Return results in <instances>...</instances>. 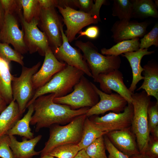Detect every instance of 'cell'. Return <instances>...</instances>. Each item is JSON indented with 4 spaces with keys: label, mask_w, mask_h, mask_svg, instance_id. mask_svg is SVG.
<instances>
[{
    "label": "cell",
    "mask_w": 158,
    "mask_h": 158,
    "mask_svg": "<svg viewBox=\"0 0 158 158\" xmlns=\"http://www.w3.org/2000/svg\"><path fill=\"white\" fill-rule=\"evenodd\" d=\"M41 8L48 9L57 7L59 5V0H38Z\"/></svg>",
    "instance_id": "obj_41"
},
{
    "label": "cell",
    "mask_w": 158,
    "mask_h": 158,
    "mask_svg": "<svg viewBox=\"0 0 158 158\" xmlns=\"http://www.w3.org/2000/svg\"><path fill=\"white\" fill-rule=\"evenodd\" d=\"M41 62H39L31 67L23 66L20 76H13L11 86L13 100L17 103L22 115L34 94L32 77L38 71Z\"/></svg>",
    "instance_id": "obj_7"
},
{
    "label": "cell",
    "mask_w": 158,
    "mask_h": 158,
    "mask_svg": "<svg viewBox=\"0 0 158 158\" xmlns=\"http://www.w3.org/2000/svg\"><path fill=\"white\" fill-rule=\"evenodd\" d=\"M8 65V63L0 58V74L2 70Z\"/></svg>",
    "instance_id": "obj_45"
},
{
    "label": "cell",
    "mask_w": 158,
    "mask_h": 158,
    "mask_svg": "<svg viewBox=\"0 0 158 158\" xmlns=\"http://www.w3.org/2000/svg\"><path fill=\"white\" fill-rule=\"evenodd\" d=\"M92 85L99 96V100L96 104L88 109L86 114L87 117L103 114L110 111L117 113L123 111L128 104L123 97L117 93H106L93 83Z\"/></svg>",
    "instance_id": "obj_14"
},
{
    "label": "cell",
    "mask_w": 158,
    "mask_h": 158,
    "mask_svg": "<svg viewBox=\"0 0 158 158\" xmlns=\"http://www.w3.org/2000/svg\"><path fill=\"white\" fill-rule=\"evenodd\" d=\"M24 35L23 30L19 28L17 16L5 14L4 23L0 30V41L11 44L14 49L23 54L28 51L24 42Z\"/></svg>",
    "instance_id": "obj_12"
},
{
    "label": "cell",
    "mask_w": 158,
    "mask_h": 158,
    "mask_svg": "<svg viewBox=\"0 0 158 158\" xmlns=\"http://www.w3.org/2000/svg\"><path fill=\"white\" fill-rule=\"evenodd\" d=\"M38 158H57L51 156L48 154H46Z\"/></svg>",
    "instance_id": "obj_48"
},
{
    "label": "cell",
    "mask_w": 158,
    "mask_h": 158,
    "mask_svg": "<svg viewBox=\"0 0 158 158\" xmlns=\"http://www.w3.org/2000/svg\"><path fill=\"white\" fill-rule=\"evenodd\" d=\"M79 151L77 144H64L54 148L48 154L57 158H73Z\"/></svg>",
    "instance_id": "obj_30"
},
{
    "label": "cell",
    "mask_w": 158,
    "mask_h": 158,
    "mask_svg": "<svg viewBox=\"0 0 158 158\" xmlns=\"http://www.w3.org/2000/svg\"><path fill=\"white\" fill-rule=\"evenodd\" d=\"M150 103L147 109V119L150 132L158 126V102Z\"/></svg>",
    "instance_id": "obj_35"
},
{
    "label": "cell",
    "mask_w": 158,
    "mask_h": 158,
    "mask_svg": "<svg viewBox=\"0 0 158 158\" xmlns=\"http://www.w3.org/2000/svg\"><path fill=\"white\" fill-rule=\"evenodd\" d=\"M28 111L23 117L19 119L13 128L7 133L8 135H18L23 138L30 139L34 138V134L31 131L30 126L32 115L34 112L33 104L28 107Z\"/></svg>",
    "instance_id": "obj_24"
},
{
    "label": "cell",
    "mask_w": 158,
    "mask_h": 158,
    "mask_svg": "<svg viewBox=\"0 0 158 158\" xmlns=\"http://www.w3.org/2000/svg\"><path fill=\"white\" fill-rule=\"evenodd\" d=\"M60 30L62 43L60 47L52 50L55 56L59 61L79 69L87 76L92 78L90 70L83 56L79 50L72 47L70 44L63 32L62 24L61 25Z\"/></svg>",
    "instance_id": "obj_11"
},
{
    "label": "cell",
    "mask_w": 158,
    "mask_h": 158,
    "mask_svg": "<svg viewBox=\"0 0 158 158\" xmlns=\"http://www.w3.org/2000/svg\"><path fill=\"white\" fill-rule=\"evenodd\" d=\"M133 114V105L128 103L121 113L110 112L101 117L94 115L90 119L101 130L108 132L130 127Z\"/></svg>",
    "instance_id": "obj_9"
},
{
    "label": "cell",
    "mask_w": 158,
    "mask_h": 158,
    "mask_svg": "<svg viewBox=\"0 0 158 158\" xmlns=\"http://www.w3.org/2000/svg\"><path fill=\"white\" fill-rule=\"evenodd\" d=\"M61 24L55 8H41L38 25H40L53 50L60 47L62 43L60 30Z\"/></svg>",
    "instance_id": "obj_13"
},
{
    "label": "cell",
    "mask_w": 158,
    "mask_h": 158,
    "mask_svg": "<svg viewBox=\"0 0 158 158\" xmlns=\"http://www.w3.org/2000/svg\"><path fill=\"white\" fill-rule=\"evenodd\" d=\"M150 23L147 21L138 22L130 20H118L113 24L111 29L114 42L142 37L147 33Z\"/></svg>",
    "instance_id": "obj_15"
},
{
    "label": "cell",
    "mask_w": 158,
    "mask_h": 158,
    "mask_svg": "<svg viewBox=\"0 0 158 158\" xmlns=\"http://www.w3.org/2000/svg\"><path fill=\"white\" fill-rule=\"evenodd\" d=\"M140 49H148L152 45L158 47V23H156L149 32L140 40Z\"/></svg>",
    "instance_id": "obj_33"
},
{
    "label": "cell",
    "mask_w": 158,
    "mask_h": 158,
    "mask_svg": "<svg viewBox=\"0 0 158 158\" xmlns=\"http://www.w3.org/2000/svg\"><path fill=\"white\" fill-rule=\"evenodd\" d=\"M9 136L10 147L16 158H32L40 154V151H36L34 148L41 139L42 135H38L28 140L23 138L21 142L18 141L14 135Z\"/></svg>",
    "instance_id": "obj_21"
},
{
    "label": "cell",
    "mask_w": 158,
    "mask_h": 158,
    "mask_svg": "<svg viewBox=\"0 0 158 158\" xmlns=\"http://www.w3.org/2000/svg\"><path fill=\"white\" fill-rule=\"evenodd\" d=\"M108 132L101 130L87 117L83 123L81 139L78 144L79 150H85L94 140L106 135Z\"/></svg>",
    "instance_id": "obj_25"
},
{
    "label": "cell",
    "mask_w": 158,
    "mask_h": 158,
    "mask_svg": "<svg viewBox=\"0 0 158 158\" xmlns=\"http://www.w3.org/2000/svg\"><path fill=\"white\" fill-rule=\"evenodd\" d=\"M54 93L39 97L32 103L34 112L30 124L35 125V130L38 132L43 128L54 124H68L76 117L86 114L90 108L74 109L68 106L54 103Z\"/></svg>",
    "instance_id": "obj_1"
},
{
    "label": "cell",
    "mask_w": 158,
    "mask_h": 158,
    "mask_svg": "<svg viewBox=\"0 0 158 158\" xmlns=\"http://www.w3.org/2000/svg\"><path fill=\"white\" fill-rule=\"evenodd\" d=\"M25 20L30 22L35 18L39 20L41 8L38 0H20Z\"/></svg>",
    "instance_id": "obj_29"
},
{
    "label": "cell",
    "mask_w": 158,
    "mask_h": 158,
    "mask_svg": "<svg viewBox=\"0 0 158 158\" xmlns=\"http://www.w3.org/2000/svg\"><path fill=\"white\" fill-rule=\"evenodd\" d=\"M150 133H151V135L153 137L158 139V126L155 128Z\"/></svg>",
    "instance_id": "obj_46"
},
{
    "label": "cell",
    "mask_w": 158,
    "mask_h": 158,
    "mask_svg": "<svg viewBox=\"0 0 158 158\" xmlns=\"http://www.w3.org/2000/svg\"><path fill=\"white\" fill-rule=\"evenodd\" d=\"M140 44L139 38L126 40L117 43L109 49L103 48L101 52V54L105 55L119 56L126 52L138 51L140 49Z\"/></svg>",
    "instance_id": "obj_26"
},
{
    "label": "cell",
    "mask_w": 158,
    "mask_h": 158,
    "mask_svg": "<svg viewBox=\"0 0 158 158\" xmlns=\"http://www.w3.org/2000/svg\"><path fill=\"white\" fill-rule=\"evenodd\" d=\"M22 115L17 103L13 100L0 115V138L6 135Z\"/></svg>",
    "instance_id": "obj_22"
},
{
    "label": "cell",
    "mask_w": 158,
    "mask_h": 158,
    "mask_svg": "<svg viewBox=\"0 0 158 158\" xmlns=\"http://www.w3.org/2000/svg\"><path fill=\"white\" fill-rule=\"evenodd\" d=\"M0 58L9 63L14 61L24 66L23 57L22 54L12 49L7 44L0 42Z\"/></svg>",
    "instance_id": "obj_31"
},
{
    "label": "cell",
    "mask_w": 158,
    "mask_h": 158,
    "mask_svg": "<svg viewBox=\"0 0 158 158\" xmlns=\"http://www.w3.org/2000/svg\"><path fill=\"white\" fill-rule=\"evenodd\" d=\"M154 2L155 5L158 7V1L157 0H155L154 1Z\"/></svg>",
    "instance_id": "obj_49"
},
{
    "label": "cell",
    "mask_w": 158,
    "mask_h": 158,
    "mask_svg": "<svg viewBox=\"0 0 158 158\" xmlns=\"http://www.w3.org/2000/svg\"><path fill=\"white\" fill-rule=\"evenodd\" d=\"M151 97L144 90L132 95L133 114L130 129L136 138L140 153L143 155L150 135L147 112Z\"/></svg>",
    "instance_id": "obj_2"
},
{
    "label": "cell",
    "mask_w": 158,
    "mask_h": 158,
    "mask_svg": "<svg viewBox=\"0 0 158 158\" xmlns=\"http://www.w3.org/2000/svg\"><path fill=\"white\" fill-rule=\"evenodd\" d=\"M5 17V13L0 1V30L3 25Z\"/></svg>",
    "instance_id": "obj_44"
},
{
    "label": "cell",
    "mask_w": 158,
    "mask_h": 158,
    "mask_svg": "<svg viewBox=\"0 0 158 158\" xmlns=\"http://www.w3.org/2000/svg\"><path fill=\"white\" fill-rule=\"evenodd\" d=\"M99 32V28L97 26H93L87 28L85 31H80L78 38L82 36H86L91 39H95L98 36Z\"/></svg>",
    "instance_id": "obj_40"
},
{
    "label": "cell",
    "mask_w": 158,
    "mask_h": 158,
    "mask_svg": "<svg viewBox=\"0 0 158 158\" xmlns=\"http://www.w3.org/2000/svg\"><path fill=\"white\" fill-rule=\"evenodd\" d=\"M154 51H148V49H139L137 51L126 52L121 54L125 57L128 61L131 67L133 79L131 84L128 88L129 90L134 93L137 88V85L140 81L143 80L144 77L141 74L143 71L141 66V61L143 57L154 53Z\"/></svg>",
    "instance_id": "obj_20"
},
{
    "label": "cell",
    "mask_w": 158,
    "mask_h": 158,
    "mask_svg": "<svg viewBox=\"0 0 158 158\" xmlns=\"http://www.w3.org/2000/svg\"><path fill=\"white\" fill-rule=\"evenodd\" d=\"M7 104L0 94V115L7 107Z\"/></svg>",
    "instance_id": "obj_43"
},
{
    "label": "cell",
    "mask_w": 158,
    "mask_h": 158,
    "mask_svg": "<svg viewBox=\"0 0 158 158\" xmlns=\"http://www.w3.org/2000/svg\"><path fill=\"white\" fill-rule=\"evenodd\" d=\"M144 155L148 158H158V139L150 135Z\"/></svg>",
    "instance_id": "obj_39"
},
{
    "label": "cell",
    "mask_w": 158,
    "mask_h": 158,
    "mask_svg": "<svg viewBox=\"0 0 158 158\" xmlns=\"http://www.w3.org/2000/svg\"><path fill=\"white\" fill-rule=\"evenodd\" d=\"M19 19L24 32V40L28 51L32 54L37 51L44 56L45 51L50 47L48 39L45 33L37 27L39 20L34 18L30 23L26 22L23 14Z\"/></svg>",
    "instance_id": "obj_10"
},
{
    "label": "cell",
    "mask_w": 158,
    "mask_h": 158,
    "mask_svg": "<svg viewBox=\"0 0 158 158\" xmlns=\"http://www.w3.org/2000/svg\"><path fill=\"white\" fill-rule=\"evenodd\" d=\"M106 150L109 153L108 158H130L117 149L111 142L106 135H104Z\"/></svg>",
    "instance_id": "obj_38"
},
{
    "label": "cell",
    "mask_w": 158,
    "mask_h": 158,
    "mask_svg": "<svg viewBox=\"0 0 158 158\" xmlns=\"http://www.w3.org/2000/svg\"><path fill=\"white\" fill-rule=\"evenodd\" d=\"M86 114L77 116L67 125L54 124L50 127L49 138L40 151V156L48 154L53 149L60 145L77 144L81 138Z\"/></svg>",
    "instance_id": "obj_4"
},
{
    "label": "cell",
    "mask_w": 158,
    "mask_h": 158,
    "mask_svg": "<svg viewBox=\"0 0 158 158\" xmlns=\"http://www.w3.org/2000/svg\"><path fill=\"white\" fill-rule=\"evenodd\" d=\"M75 45L81 50L95 81L101 74H107L118 70L121 63L119 56L104 55L100 53L97 48L91 42L76 41Z\"/></svg>",
    "instance_id": "obj_5"
},
{
    "label": "cell",
    "mask_w": 158,
    "mask_h": 158,
    "mask_svg": "<svg viewBox=\"0 0 158 158\" xmlns=\"http://www.w3.org/2000/svg\"><path fill=\"white\" fill-rule=\"evenodd\" d=\"M84 74L80 70L67 65L47 83L35 91L27 108L37 98L43 95L54 93L55 97H59L67 95L72 92L75 86Z\"/></svg>",
    "instance_id": "obj_3"
},
{
    "label": "cell",
    "mask_w": 158,
    "mask_h": 158,
    "mask_svg": "<svg viewBox=\"0 0 158 158\" xmlns=\"http://www.w3.org/2000/svg\"><path fill=\"white\" fill-rule=\"evenodd\" d=\"M57 7L63 17L66 27L65 35L69 43L75 39L76 35L83 28L101 21L99 14L92 9L87 13L66 6Z\"/></svg>",
    "instance_id": "obj_8"
},
{
    "label": "cell",
    "mask_w": 158,
    "mask_h": 158,
    "mask_svg": "<svg viewBox=\"0 0 158 158\" xmlns=\"http://www.w3.org/2000/svg\"><path fill=\"white\" fill-rule=\"evenodd\" d=\"M106 150L104 136L95 140L85 149L91 158H108Z\"/></svg>",
    "instance_id": "obj_32"
},
{
    "label": "cell",
    "mask_w": 158,
    "mask_h": 158,
    "mask_svg": "<svg viewBox=\"0 0 158 158\" xmlns=\"http://www.w3.org/2000/svg\"><path fill=\"white\" fill-rule=\"evenodd\" d=\"M132 6V18L143 19L158 18V7L152 0H130Z\"/></svg>",
    "instance_id": "obj_23"
},
{
    "label": "cell",
    "mask_w": 158,
    "mask_h": 158,
    "mask_svg": "<svg viewBox=\"0 0 158 158\" xmlns=\"http://www.w3.org/2000/svg\"><path fill=\"white\" fill-rule=\"evenodd\" d=\"M73 158H91L86 153L85 149L80 150Z\"/></svg>",
    "instance_id": "obj_42"
},
{
    "label": "cell",
    "mask_w": 158,
    "mask_h": 158,
    "mask_svg": "<svg viewBox=\"0 0 158 158\" xmlns=\"http://www.w3.org/2000/svg\"><path fill=\"white\" fill-rule=\"evenodd\" d=\"M92 83L83 75L71 92L63 97L54 98L53 101L57 104L68 106L74 109L92 107L99 100Z\"/></svg>",
    "instance_id": "obj_6"
},
{
    "label": "cell",
    "mask_w": 158,
    "mask_h": 158,
    "mask_svg": "<svg viewBox=\"0 0 158 158\" xmlns=\"http://www.w3.org/2000/svg\"><path fill=\"white\" fill-rule=\"evenodd\" d=\"M92 0H64V5L70 7L73 5L79 8L80 11L84 12L89 13L94 4Z\"/></svg>",
    "instance_id": "obj_37"
},
{
    "label": "cell",
    "mask_w": 158,
    "mask_h": 158,
    "mask_svg": "<svg viewBox=\"0 0 158 158\" xmlns=\"http://www.w3.org/2000/svg\"><path fill=\"white\" fill-rule=\"evenodd\" d=\"M132 6L130 0H114L112 15L119 20H130L132 18Z\"/></svg>",
    "instance_id": "obj_28"
},
{
    "label": "cell",
    "mask_w": 158,
    "mask_h": 158,
    "mask_svg": "<svg viewBox=\"0 0 158 158\" xmlns=\"http://www.w3.org/2000/svg\"><path fill=\"white\" fill-rule=\"evenodd\" d=\"M42 66L32 77V84L35 90L45 84L54 75L67 65L57 59L50 47L45 51Z\"/></svg>",
    "instance_id": "obj_16"
},
{
    "label": "cell",
    "mask_w": 158,
    "mask_h": 158,
    "mask_svg": "<svg viewBox=\"0 0 158 158\" xmlns=\"http://www.w3.org/2000/svg\"><path fill=\"white\" fill-rule=\"evenodd\" d=\"M13 76L10 72L9 65L4 68L0 74V94L7 104L13 100L11 86Z\"/></svg>",
    "instance_id": "obj_27"
},
{
    "label": "cell",
    "mask_w": 158,
    "mask_h": 158,
    "mask_svg": "<svg viewBox=\"0 0 158 158\" xmlns=\"http://www.w3.org/2000/svg\"><path fill=\"white\" fill-rule=\"evenodd\" d=\"M106 135L117 149L129 157L140 154L136 138L130 127L108 132Z\"/></svg>",
    "instance_id": "obj_18"
},
{
    "label": "cell",
    "mask_w": 158,
    "mask_h": 158,
    "mask_svg": "<svg viewBox=\"0 0 158 158\" xmlns=\"http://www.w3.org/2000/svg\"><path fill=\"white\" fill-rule=\"evenodd\" d=\"M5 14H10L19 16L22 14L20 0H0Z\"/></svg>",
    "instance_id": "obj_34"
},
{
    "label": "cell",
    "mask_w": 158,
    "mask_h": 158,
    "mask_svg": "<svg viewBox=\"0 0 158 158\" xmlns=\"http://www.w3.org/2000/svg\"><path fill=\"white\" fill-rule=\"evenodd\" d=\"M95 82L99 83L101 90L110 94L112 90L123 97L128 103H131L132 100L131 92L125 84L123 75L119 70H116L107 74H101Z\"/></svg>",
    "instance_id": "obj_17"
},
{
    "label": "cell",
    "mask_w": 158,
    "mask_h": 158,
    "mask_svg": "<svg viewBox=\"0 0 158 158\" xmlns=\"http://www.w3.org/2000/svg\"><path fill=\"white\" fill-rule=\"evenodd\" d=\"M0 157L1 158H16L9 146V137L7 135L0 138Z\"/></svg>",
    "instance_id": "obj_36"
},
{
    "label": "cell",
    "mask_w": 158,
    "mask_h": 158,
    "mask_svg": "<svg viewBox=\"0 0 158 158\" xmlns=\"http://www.w3.org/2000/svg\"><path fill=\"white\" fill-rule=\"evenodd\" d=\"M130 158H148L145 155L139 154L130 157Z\"/></svg>",
    "instance_id": "obj_47"
},
{
    "label": "cell",
    "mask_w": 158,
    "mask_h": 158,
    "mask_svg": "<svg viewBox=\"0 0 158 158\" xmlns=\"http://www.w3.org/2000/svg\"><path fill=\"white\" fill-rule=\"evenodd\" d=\"M144 81L137 91L142 89L147 95L158 102V64L154 59L148 61L143 67Z\"/></svg>",
    "instance_id": "obj_19"
}]
</instances>
